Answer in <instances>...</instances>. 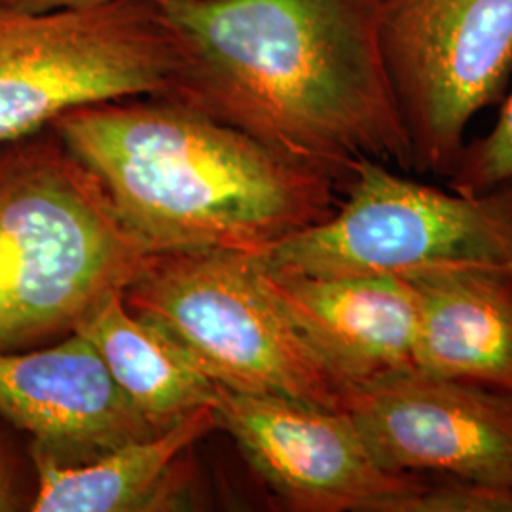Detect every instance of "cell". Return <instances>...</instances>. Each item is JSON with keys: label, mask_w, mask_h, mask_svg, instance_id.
<instances>
[{"label": "cell", "mask_w": 512, "mask_h": 512, "mask_svg": "<svg viewBox=\"0 0 512 512\" xmlns=\"http://www.w3.org/2000/svg\"><path fill=\"white\" fill-rule=\"evenodd\" d=\"M512 181V92L503 99L494 128L467 143L448 188L459 194H480Z\"/></svg>", "instance_id": "2e32d148"}, {"label": "cell", "mask_w": 512, "mask_h": 512, "mask_svg": "<svg viewBox=\"0 0 512 512\" xmlns=\"http://www.w3.org/2000/svg\"><path fill=\"white\" fill-rule=\"evenodd\" d=\"M403 277L418 300V370L512 395V270L458 266Z\"/></svg>", "instance_id": "7c38bea8"}, {"label": "cell", "mask_w": 512, "mask_h": 512, "mask_svg": "<svg viewBox=\"0 0 512 512\" xmlns=\"http://www.w3.org/2000/svg\"><path fill=\"white\" fill-rule=\"evenodd\" d=\"M344 412L389 473L512 486L509 393L412 370L351 385Z\"/></svg>", "instance_id": "9c48e42d"}, {"label": "cell", "mask_w": 512, "mask_h": 512, "mask_svg": "<svg viewBox=\"0 0 512 512\" xmlns=\"http://www.w3.org/2000/svg\"><path fill=\"white\" fill-rule=\"evenodd\" d=\"M110 2L124 0H0L4 6H12L27 12H52V10H67V8H92ZM141 2H158V0H141Z\"/></svg>", "instance_id": "e0dca14e"}, {"label": "cell", "mask_w": 512, "mask_h": 512, "mask_svg": "<svg viewBox=\"0 0 512 512\" xmlns=\"http://www.w3.org/2000/svg\"><path fill=\"white\" fill-rule=\"evenodd\" d=\"M258 266L294 327L348 387L418 370V300L404 277H308Z\"/></svg>", "instance_id": "8fae6325"}, {"label": "cell", "mask_w": 512, "mask_h": 512, "mask_svg": "<svg viewBox=\"0 0 512 512\" xmlns=\"http://www.w3.org/2000/svg\"><path fill=\"white\" fill-rule=\"evenodd\" d=\"M74 332L90 340L129 403L158 429L217 399L219 384L165 332L133 315L124 293L109 296Z\"/></svg>", "instance_id": "5bb4252c"}, {"label": "cell", "mask_w": 512, "mask_h": 512, "mask_svg": "<svg viewBox=\"0 0 512 512\" xmlns=\"http://www.w3.org/2000/svg\"><path fill=\"white\" fill-rule=\"evenodd\" d=\"M219 429L213 406H203L164 431L122 444L99 458L63 463L31 446L37 471L33 512H143L177 509L183 459Z\"/></svg>", "instance_id": "4fadbf2b"}, {"label": "cell", "mask_w": 512, "mask_h": 512, "mask_svg": "<svg viewBox=\"0 0 512 512\" xmlns=\"http://www.w3.org/2000/svg\"><path fill=\"white\" fill-rule=\"evenodd\" d=\"M152 256L52 126L0 145V353L73 334Z\"/></svg>", "instance_id": "3957f363"}, {"label": "cell", "mask_w": 512, "mask_h": 512, "mask_svg": "<svg viewBox=\"0 0 512 512\" xmlns=\"http://www.w3.org/2000/svg\"><path fill=\"white\" fill-rule=\"evenodd\" d=\"M213 408L219 429L291 511L385 512L423 482V475L382 469L344 410L222 385Z\"/></svg>", "instance_id": "ba28073f"}, {"label": "cell", "mask_w": 512, "mask_h": 512, "mask_svg": "<svg viewBox=\"0 0 512 512\" xmlns=\"http://www.w3.org/2000/svg\"><path fill=\"white\" fill-rule=\"evenodd\" d=\"M52 128L152 255H258L340 202L325 171L165 95L76 107Z\"/></svg>", "instance_id": "7a4b0ae2"}, {"label": "cell", "mask_w": 512, "mask_h": 512, "mask_svg": "<svg viewBox=\"0 0 512 512\" xmlns=\"http://www.w3.org/2000/svg\"><path fill=\"white\" fill-rule=\"evenodd\" d=\"M378 33L414 171L448 179L471 120L509 88L512 0H380Z\"/></svg>", "instance_id": "52a82bcc"}, {"label": "cell", "mask_w": 512, "mask_h": 512, "mask_svg": "<svg viewBox=\"0 0 512 512\" xmlns=\"http://www.w3.org/2000/svg\"><path fill=\"white\" fill-rule=\"evenodd\" d=\"M18 505V499L16 494L10 486V480L4 475L2 467H0V512L2 511H14Z\"/></svg>", "instance_id": "ac0fdd59"}, {"label": "cell", "mask_w": 512, "mask_h": 512, "mask_svg": "<svg viewBox=\"0 0 512 512\" xmlns=\"http://www.w3.org/2000/svg\"><path fill=\"white\" fill-rule=\"evenodd\" d=\"M128 310L165 332L215 384L344 410L348 385L294 327L255 255L162 253L124 291Z\"/></svg>", "instance_id": "277c9868"}, {"label": "cell", "mask_w": 512, "mask_h": 512, "mask_svg": "<svg viewBox=\"0 0 512 512\" xmlns=\"http://www.w3.org/2000/svg\"><path fill=\"white\" fill-rule=\"evenodd\" d=\"M329 219L255 255L281 274L380 277L429 268L512 270V181L480 194L418 183L363 158Z\"/></svg>", "instance_id": "5b68a950"}, {"label": "cell", "mask_w": 512, "mask_h": 512, "mask_svg": "<svg viewBox=\"0 0 512 512\" xmlns=\"http://www.w3.org/2000/svg\"><path fill=\"white\" fill-rule=\"evenodd\" d=\"M177 55L165 97L325 171L412 152L380 52V0H158Z\"/></svg>", "instance_id": "6da1fadb"}, {"label": "cell", "mask_w": 512, "mask_h": 512, "mask_svg": "<svg viewBox=\"0 0 512 512\" xmlns=\"http://www.w3.org/2000/svg\"><path fill=\"white\" fill-rule=\"evenodd\" d=\"M177 55L154 2L27 12L0 4V145L67 110L171 90Z\"/></svg>", "instance_id": "8992f818"}, {"label": "cell", "mask_w": 512, "mask_h": 512, "mask_svg": "<svg viewBox=\"0 0 512 512\" xmlns=\"http://www.w3.org/2000/svg\"><path fill=\"white\" fill-rule=\"evenodd\" d=\"M0 416L63 463L99 458L158 429L129 403L90 340L0 353Z\"/></svg>", "instance_id": "30bf717a"}, {"label": "cell", "mask_w": 512, "mask_h": 512, "mask_svg": "<svg viewBox=\"0 0 512 512\" xmlns=\"http://www.w3.org/2000/svg\"><path fill=\"white\" fill-rule=\"evenodd\" d=\"M385 512H512V486L423 475L416 490L395 497Z\"/></svg>", "instance_id": "9a60e30c"}]
</instances>
